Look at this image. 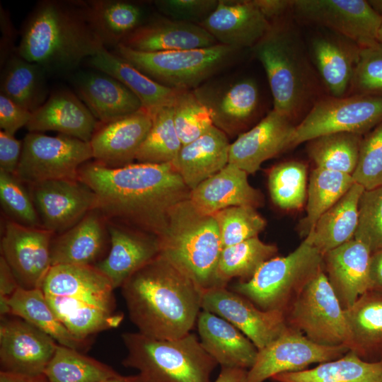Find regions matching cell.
Returning a JSON list of instances; mask_svg holds the SVG:
<instances>
[{
	"instance_id": "8992f818",
	"label": "cell",
	"mask_w": 382,
	"mask_h": 382,
	"mask_svg": "<svg viewBox=\"0 0 382 382\" xmlns=\"http://www.w3.org/2000/svg\"><path fill=\"white\" fill-rule=\"evenodd\" d=\"M160 254L202 290L223 286L217 277L222 245L217 222L199 213L190 199L175 205L158 236Z\"/></svg>"
},
{
	"instance_id": "b9f144b4",
	"label": "cell",
	"mask_w": 382,
	"mask_h": 382,
	"mask_svg": "<svg viewBox=\"0 0 382 382\" xmlns=\"http://www.w3.org/2000/svg\"><path fill=\"white\" fill-rule=\"evenodd\" d=\"M362 135L351 132L325 134L308 141L307 151L316 168L353 174Z\"/></svg>"
},
{
	"instance_id": "7c38bea8",
	"label": "cell",
	"mask_w": 382,
	"mask_h": 382,
	"mask_svg": "<svg viewBox=\"0 0 382 382\" xmlns=\"http://www.w3.org/2000/svg\"><path fill=\"white\" fill-rule=\"evenodd\" d=\"M382 122V97L348 95L318 100L296 125L291 147L335 132L362 136Z\"/></svg>"
},
{
	"instance_id": "681fc988",
	"label": "cell",
	"mask_w": 382,
	"mask_h": 382,
	"mask_svg": "<svg viewBox=\"0 0 382 382\" xmlns=\"http://www.w3.org/2000/svg\"><path fill=\"white\" fill-rule=\"evenodd\" d=\"M382 97V43L360 47L349 95Z\"/></svg>"
},
{
	"instance_id": "83f0119b",
	"label": "cell",
	"mask_w": 382,
	"mask_h": 382,
	"mask_svg": "<svg viewBox=\"0 0 382 382\" xmlns=\"http://www.w3.org/2000/svg\"><path fill=\"white\" fill-rule=\"evenodd\" d=\"M108 245L107 220L99 211L92 210L71 228L53 236L52 266L95 265L103 259Z\"/></svg>"
},
{
	"instance_id": "2e32d148",
	"label": "cell",
	"mask_w": 382,
	"mask_h": 382,
	"mask_svg": "<svg viewBox=\"0 0 382 382\" xmlns=\"http://www.w3.org/2000/svg\"><path fill=\"white\" fill-rule=\"evenodd\" d=\"M54 234L43 228L23 226L6 219L1 238V255L25 289H41L52 267Z\"/></svg>"
},
{
	"instance_id": "11a10c76",
	"label": "cell",
	"mask_w": 382,
	"mask_h": 382,
	"mask_svg": "<svg viewBox=\"0 0 382 382\" xmlns=\"http://www.w3.org/2000/svg\"><path fill=\"white\" fill-rule=\"evenodd\" d=\"M23 148V141L2 130L0 132V170L16 175Z\"/></svg>"
},
{
	"instance_id": "03108f58",
	"label": "cell",
	"mask_w": 382,
	"mask_h": 382,
	"mask_svg": "<svg viewBox=\"0 0 382 382\" xmlns=\"http://www.w3.org/2000/svg\"><path fill=\"white\" fill-rule=\"evenodd\" d=\"M377 40H378V42L382 43V24H381V28H380L379 32H378V39Z\"/></svg>"
},
{
	"instance_id": "484cf974",
	"label": "cell",
	"mask_w": 382,
	"mask_h": 382,
	"mask_svg": "<svg viewBox=\"0 0 382 382\" xmlns=\"http://www.w3.org/2000/svg\"><path fill=\"white\" fill-rule=\"evenodd\" d=\"M371 252L354 238L323 255V268L339 301L347 309L371 289Z\"/></svg>"
},
{
	"instance_id": "277c9868",
	"label": "cell",
	"mask_w": 382,
	"mask_h": 382,
	"mask_svg": "<svg viewBox=\"0 0 382 382\" xmlns=\"http://www.w3.org/2000/svg\"><path fill=\"white\" fill-rule=\"evenodd\" d=\"M270 22L252 50L266 72L273 110L294 123L321 98L318 75L293 22L285 16Z\"/></svg>"
},
{
	"instance_id": "d590c367",
	"label": "cell",
	"mask_w": 382,
	"mask_h": 382,
	"mask_svg": "<svg viewBox=\"0 0 382 382\" xmlns=\"http://www.w3.org/2000/svg\"><path fill=\"white\" fill-rule=\"evenodd\" d=\"M364 187L354 183L349 190L318 220L309 233L323 254L354 238L359 220V204Z\"/></svg>"
},
{
	"instance_id": "680465c9",
	"label": "cell",
	"mask_w": 382,
	"mask_h": 382,
	"mask_svg": "<svg viewBox=\"0 0 382 382\" xmlns=\"http://www.w3.org/2000/svg\"><path fill=\"white\" fill-rule=\"evenodd\" d=\"M265 16L271 21L284 16L291 11V1L287 0H254Z\"/></svg>"
},
{
	"instance_id": "7402d4cb",
	"label": "cell",
	"mask_w": 382,
	"mask_h": 382,
	"mask_svg": "<svg viewBox=\"0 0 382 382\" xmlns=\"http://www.w3.org/2000/svg\"><path fill=\"white\" fill-rule=\"evenodd\" d=\"M152 124L144 108L112 122L99 125L91 139L93 159L109 168L132 163Z\"/></svg>"
},
{
	"instance_id": "ffe728a7",
	"label": "cell",
	"mask_w": 382,
	"mask_h": 382,
	"mask_svg": "<svg viewBox=\"0 0 382 382\" xmlns=\"http://www.w3.org/2000/svg\"><path fill=\"white\" fill-rule=\"evenodd\" d=\"M296 124L272 110L230 145L228 163L254 174L267 160L291 148Z\"/></svg>"
},
{
	"instance_id": "6125c7cd",
	"label": "cell",
	"mask_w": 382,
	"mask_h": 382,
	"mask_svg": "<svg viewBox=\"0 0 382 382\" xmlns=\"http://www.w3.org/2000/svg\"><path fill=\"white\" fill-rule=\"evenodd\" d=\"M0 382H48L45 375L26 376L0 371Z\"/></svg>"
},
{
	"instance_id": "f1b7e54d",
	"label": "cell",
	"mask_w": 382,
	"mask_h": 382,
	"mask_svg": "<svg viewBox=\"0 0 382 382\" xmlns=\"http://www.w3.org/2000/svg\"><path fill=\"white\" fill-rule=\"evenodd\" d=\"M309 48L312 63L329 96H348L360 47L332 33L316 35Z\"/></svg>"
},
{
	"instance_id": "9a60e30c",
	"label": "cell",
	"mask_w": 382,
	"mask_h": 382,
	"mask_svg": "<svg viewBox=\"0 0 382 382\" xmlns=\"http://www.w3.org/2000/svg\"><path fill=\"white\" fill-rule=\"evenodd\" d=\"M202 310L226 320L258 349H263L288 328L284 311H264L226 286L202 290Z\"/></svg>"
},
{
	"instance_id": "d6986e66",
	"label": "cell",
	"mask_w": 382,
	"mask_h": 382,
	"mask_svg": "<svg viewBox=\"0 0 382 382\" xmlns=\"http://www.w3.org/2000/svg\"><path fill=\"white\" fill-rule=\"evenodd\" d=\"M107 224L110 250L95 266L115 289L159 255L160 242L151 233L110 221Z\"/></svg>"
},
{
	"instance_id": "d4e9b609",
	"label": "cell",
	"mask_w": 382,
	"mask_h": 382,
	"mask_svg": "<svg viewBox=\"0 0 382 382\" xmlns=\"http://www.w3.org/2000/svg\"><path fill=\"white\" fill-rule=\"evenodd\" d=\"M219 44L199 25L154 16L126 37L120 44L142 52L207 48Z\"/></svg>"
},
{
	"instance_id": "836d02e7",
	"label": "cell",
	"mask_w": 382,
	"mask_h": 382,
	"mask_svg": "<svg viewBox=\"0 0 382 382\" xmlns=\"http://www.w3.org/2000/svg\"><path fill=\"white\" fill-rule=\"evenodd\" d=\"M47 74L42 66L25 60L16 50L1 65L0 94L33 112L49 96Z\"/></svg>"
},
{
	"instance_id": "30bf717a",
	"label": "cell",
	"mask_w": 382,
	"mask_h": 382,
	"mask_svg": "<svg viewBox=\"0 0 382 382\" xmlns=\"http://www.w3.org/2000/svg\"><path fill=\"white\" fill-rule=\"evenodd\" d=\"M288 326L323 345L353 350L352 332L345 310L324 268L303 286L284 311Z\"/></svg>"
},
{
	"instance_id": "74e56055",
	"label": "cell",
	"mask_w": 382,
	"mask_h": 382,
	"mask_svg": "<svg viewBox=\"0 0 382 382\" xmlns=\"http://www.w3.org/2000/svg\"><path fill=\"white\" fill-rule=\"evenodd\" d=\"M88 20L105 47H117L144 23V11L138 4L122 0L83 1Z\"/></svg>"
},
{
	"instance_id": "60d3db41",
	"label": "cell",
	"mask_w": 382,
	"mask_h": 382,
	"mask_svg": "<svg viewBox=\"0 0 382 382\" xmlns=\"http://www.w3.org/2000/svg\"><path fill=\"white\" fill-rule=\"evenodd\" d=\"M48 382H102L120 375L76 349L58 345L44 371Z\"/></svg>"
},
{
	"instance_id": "91938a15",
	"label": "cell",
	"mask_w": 382,
	"mask_h": 382,
	"mask_svg": "<svg viewBox=\"0 0 382 382\" xmlns=\"http://www.w3.org/2000/svg\"><path fill=\"white\" fill-rule=\"evenodd\" d=\"M369 275L371 289L382 291V249L371 253Z\"/></svg>"
},
{
	"instance_id": "7dc6e473",
	"label": "cell",
	"mask_w": 382,
	"mask_h": 382,
	"mask_svg": "<svg viewBox=\"0 0 382 382\" xmlns=\"http://www.w3.org/2000/svg\"><path fill=\"white\" fill-rule=\"evenodd\" d=\"M0 203L6 219L42 228L29 189L16 175L0 170Z\"/></svg>"
},
{
	"instance_id": "f546056e",
	"label": "cell",
	"mask_w": 382,
	"mask_h": 382,
	"mask_svg": "<svg viewBox=\"0 0 382 382\" xmlns=\"http://www.w3.org/2000/svg\"><path fill=\"white\" fill-rule=\"evenodd\" d=\"M189 199L199 213L212 216L235 206L256 209L262 203V195L250 185L245 171L228 163L191 190Z\"/></svg>"
},
{
	"instance_id": "7bdbcfd3",
	"label": "cell",
	"mask_w": 382,
	"mask_h": 382,
	"mask_svg": "<svg viewBox=\"0 0 382 382\" xmlns=\"http://www.w3.org/2000/svg\"><path fill=\"white\" fill-rule=\"evenodd\" d=\"M277 252L275 245L264 243L258 236L224 248L217 267L218 279L224 286L232 278L246 281Z\"/></svg>"
},
{
	"instance_id": "8fae6325",
	"label": "cell",
	"mask_w": 382,
	"mask_h": 382,
	"mask_svg": "<svg viewBox=\"0 0 382 382\" xmlns=\"http://www.w3.org/2000/svg\"><path fill=\"white\" fill-rule=\"evenodd\" d=\"M93 158L90 142L58 134L28 132L23 140L16 175L25 185L78 179L79 170Z\"/></svg>"
},
{
	"instance_id": "db71d44e",
	"label": "cell",
	"mask_w": 382,
	"mask_h": 382,
	"mask_svg": "<svg viewBox=\"0 0 382 382\" xmlns=\"http://www.w3.org/2000/svg\"><path fill=\"white\" fill-rule=\"evenodd\" d=\"M32 112L0 94L1 130L14 135L21 127H26Z\"/></svg>"
},
{
	"instance_id": "f5cc1de1",
	"label": "cell",
	"mask_w": 382,
	"mask_h": 382,
	"mask_svg": "<svg viewBox=\"0 0 382 382\" xmlns=\"http://www.w3.org/2000/svg\"><path fill=\"white\" fill-rule=\"evenodd\" d=\"M217 0H158L154 4L168 18L199 24L215 9Z\"/></svg>"
},
{
	"instance_id": "1f68e13d",
	"label": "cell",
	"mask_w": 382,
	"mask_h": 382,
	"mask_svg": "<svg viewBox=\"0 0 382 382\" xmlns=\"http://www.w3.org/2000/svg\"><path fill=\"white\" fill-rule=\"evenodd\" d=\"M230 145L226 134L214 125L183 145L172 163L191 191L228 163Z\"/></svg>"
},
{
	"instance_id": "be15d7a7",
	"label": "cell",
	"mask_w": 382,
	"mask_h": 382,
	"mask_svg": "<svg viewBox=\"0 0 382 382\" xmlns=\"http://www.w3.org/2000/svg\"><path fill=\"white\" fill-rule=\"evenodd\" d=\"M102 382H143L141 376L138 374L132 376L119 375Z\"/></svg>"
},
{
	"instance_id": "94428289",
	"label": "cell",
	"mask_w": 382,
	"mask_h": 382,
	"mask_svg": "<svg viewBox=\"0 0 382 382\" xmlns=\"http://www.w3.org/2000/svg\"><path fill=\"white\" fill-rule=\"evenodd\" d=\"M248 370L240 368L221 367L214 382H245Z\"/></svg>"
},
{
	"instance_id": "c3c4849f",
	"label": "cell",
	"mask_w": 382,
	"mask_h": 382,
	"mask_svg": "<svg viewBox=\"0 0 382 382\" xmlns=\"http://www.w3.org/2000/svg\"><path fill=\"white\" fill-rule=\"evenodd\" d=\"M216 219L224 248L257 237L265 228L266 221L250 206H235L212 215Z\"/></svg>"
},
{
	"instance_id": "44dd1931",
	"label": "cell",
	"mask_w": 382,
	"mask_h": 382,
	"mask_svg": "<svg viewBox=\"0 0 382 382\" xmlns=\"http://www.w3.org/2000/svg\"><path fill=\"white\" fill-rule=\"evenodd\" d=\"M193 91L208 109L214 125L226 134L241 130L258 110L259 89L251 79L201 85Z\"/></svg>"
},
{
	"instance_id": "6f0895ef",
	"label": "cell",
	"mask_w": 382,
	"mask_h": 382,
	"mask_svg": "<svg viewBox=\"0 0 382 382\" xmlns=\"http://www.w3.org/2000/svg\"><path fill=\"white\" fill-rule=\"evenodd\" d=\"M1 45H0V64L1 65L6 59L16 51L17 47L14 46L16 31L10 19L8 13L1 7Z\"/></svg>"
},
{
	"instance_id": "9c48e42d",
	"label": "cell",
	"mask_w": 382,
	"mask_h": 382,
	"mask_svg": "<svg viewBox=\"0 0 382 382\" xmlns=\"http://www.w3.org/2000/svg\"><path fill=\"white\" fill-rule=\"evenodd\" d=\"M240 51L217 44L201 49L142 52L119 45L115 53L164 86L194 90L230 65Z\"/></svg>"
},
{
	"instance_id": "603a6c76",
	"label": "cell",
	"mask_w": 382,
	"mask_h": 382,
	"mask_svg": "<svg viewBox=\"0 0 382 382\" xmlns=\"http://www.w3.org/2000/svg\"><path fill=\"white\" fill-rule=\"evenodd\" d=\"M270 24L254 0H219L215 9L198 25L219 44L242 50L253 48Z\"/></svg>"
},
{
	"instance_id": "f35d334b",
	"label": "cell",
	"mask_w": 382,
	"mask_h": 382,
	"mask_svg": "<svg viewBox=\"0 0 382 382\" xmlns=\"http://www.w3.org/2000/svg\"><path fill=\"white\" fill-rule=\"evenodd\" d=\"M274 382H382V360L368 361L349 350L315 368L273 376Z\"/></svg>"
},
{
	"instance_id": "cb8c5ba5",
	"label": "cell",
	"mask_w": 382,
	"mask_h": 382,
	"mask_svg": "<svg viewBox=\"0 0 382 382\" xmlns=\"http://www.w3.org/2000/svg\"><path fill=\"white\" fill-rule=\"evenodd\" d=\"M93 69L76 72L71 81L76 95L100 123L112 122L143 108L139 98L120 81Z\"/></svg>"
},
{
	"instance_id": "6da1fadb",
	"label": "cell",
	"mask_w": 382,
	"mask_h": 382,
	"mask_svg": "<svg viewBox=\"0 0 382 382\" xmlns=\"http://www.w3.org/2000/svg\"><path fill=\"white\" fill-rule=\"evenodd\" d=\"M78 179L94 192L96 209L107 221L158 237L171 209L189 199L190 193L172 163H132L109 168L88 161L79 168Z\"/></svg>"
},
{
	"instance_id": "3957f363",
	"label": "cell",
	"mask_w": 382,
	"mask_h": 382,
	"mask_svg": "<svg viewBox=\"0 0 382 382\" xmlns=\"http://www.w3.org/2000/svg\"><path fill=\"white\" fill-rule=\"evenodd\" d=\"M105 47L80 0H43L25 19L18 54L47 73L76 69Z\"/></svg>"
},
{
	"instance_id": "7a4b0ae2",
	"label": "cell",
	"mask_w": 382,
	"mask_h": 382,
	"mask_svg": "<svg viewBox=\"0 0 382 382\" xmlns=\"http://www.w3.org/2000/svg\"><path fill=\"white\" fill-rule=\"evenodd\" d=\"M120 289L138 332L156 339L188 334L202 311V290L161 255L132 274Z\"/></svg>"
},
{
	"instance_id": "ba28073f",
	"label": "cell",
	"mask_w": 382,
	"mask_h": 382,
	"mask_svg": "<svg viewBox=\"0 0 382 382\" xmlns=\"http://www.w3.org/2000/svg\"><path fill=\"white\" fill-rule=\"evenodd\" d=\"M323 268V255L308 235L291 253L264 262L233 291L264 311H285L307 282Z\"/></svg>"
},
{
	"instance_id": "bcb514c9",
	"label": "cell",
	"mask_w": 382,
	"mask_h": 382,
	"mask_svg": "<svg viewBox=\"0 0 382 382\" xmlns=\"http://www.w3.org/2000/svg\"><path fill=\"white\" fill-rule=\"evenodd\" d=\"M175 127L183 145L202 136L214 123L193 90H179L171 105Z\"/></svg>"
},
{
	"instance_id": "816d5d0a",
	"label": "cell",
	"mask_w": 382,
	"mask_h": 382,
	"mask_svg": "<svg viewBox=\"0 0 382 382\" xmlns=\"http://www.w3.org/2000/svg\"><path fill=\"white\" fill-rule=\"evenodd\" d=\"M352 178L365 190L382 186V122L364 135Z\"/></svg>"
},
{
	"instance_id": "4dcf8cb0",
	"label": "cell",
	"mask_w": 382,
	"mask_h": 382,
	"mask_svg": "<svg viewBox=\"0 0 382 382\" xmlns=\"http://www.w3.org/2000/svg\"><path fill=\"white\" fill-rule=\"evenodd\" d=\"M197 327L203 348L221 367L247 370L253 366L258 349L228 321L202 310Z\"/></svg>"
},
{
	"instance_id": "5b68a950",
	"label": "cell",
	"mask_w": 382,
	"mask_h": 382,
	"mask_svg": "<svg viewBox=\"0 0 382 382\" xmlns=\"http://www.w3.org/2000/svg\"><path fill=\"white\" fill-rule=\"evenodd\" d=\"M41 289L59 319L81 340L117 328L124 319L115 289L95 265L52 266Z\"/></svg>"
},
{
	"instance_id": "8d00e7d4",
	"label": "cell",
	"mask_w": 382,
	"mask_h": 382,
	"mask_svg": "<svg viewBox=\"0 0 382 382\" xmlns=\"http://www.w3.org/2000/svg\"><path fill=\"white\" fill-rule=\"evenodd\" d=\"M11 315L21 318L52 337L59 345L83 352L91 340L73 335L52 309L42 289L19 286L8 299Z\"/></svg>"
},
{
	"instance_id": "9f6ffc18",
	"label": "cell",
	"mask_w": 382,
	"mask_h": 382,
	"mask_svg": "<svg viewBox=\"0 0 382 382\" xmlns=\"http://www.w3.org/2000/svg\"><path fill=\"white\" fill-rule=\"evenodd\" d=\"M18 282L6 260L0 257V313L11 315L8 299L19 287Z\"/></svg>"
},
{
	"instance_id": "ac0fdd59",
	"label": "cell",
	"mask_w": 382,
	"mask_h": 382,
	"mask_svg": "<svg viewBox=\"0 0 382 382\" xmlns=\"http://www.w3.org/2000/svg\"><path fill=\"white\" fill-rule=\"evenodd\" d=\"M58 345L21 318L1 317V371L26 376L43 374Z\"/></svg>"
},
{
	"instance_id": "ee69618b",
	"label": "cell",
	"mask_w": 382,
	"mask_h": 382,
	"mask_svg": "<svg viewBox=\"0 0 382 382\" xmlns=\"http://www.w3.org/2000/svg\"><path fill=\"white\" fill-rule=\"evenodd\" d=\"M152 124L141 144L138 163H173L183 144L178 135L171 105L161 107L151 113Z\"/></svg>"
},
{
	"instance_id": "5bb4252c",
	"label": "cell",
	"mask_w": 382,
	"mask_h": 382,
	"mask_svg": "<svg viewBox=\"0 0 382 382\" xmlns=\"http://www.w3.org/2000/svg\"><path fill=\"white\" fill-rule=\"evenodd\" d=\"M349 351L342 345L316 343L288 326L280 336L258 351L254 364L247 371L245 382H264L280 373L301 371L314 363L338 359Z\"/></svg>"
},
{
	"instance_id": "f907efd6",
	"label": "cell",
	"mask_w": 382,
	"mask_h": 382,
	"mask_svg": "<svg viewBox=\"0 0 382 382\" xmlns=\"http://www.w3.org/2000/svg\"><path fill=\"white\" fill-rule=\"evenodd\" d=\"M354 238L371 253L382 249V186L364 190L359 204V220Z\"/></svg>"
},
{
	"instance_id": "4316f807",
	"label": "cell",
	"mask_w": 382,
	"mask_h": 382,
	"mask_svg": "<svg viewBox=\"0 0 382 382\" xmlns=\"http://www.w3.org/2000/svg\"><path fill=\"white\" fill-rule=\"evenodd\" d=\"M98 122L75 93L60 89L50 93L32 112L25 127L29 132L56 131L89 142Z\"/></svg>"
},
{
	"instance_id": "e575fe53",
	"label": "cell",
	"mask_w": 382,
	"mask_h": 382,
	"mask_svg": "<svg viewBox=\"0 0 382 382\" xmlns=\"http://www.w3.org/2000/svg\"><path fill=\"white\" fill-rule=\"evenodd\" d=\"M353 352L368 361L382 360V291L369 290L345 310Z\"/></svg>"
},
{
	"instance_id": "52a82bcc",
	"label": "cell",
	"mask_w": 382,
	"mask_h": 382,
	"mask_svg": "<svg viewBox=\"0 0 382 382\" xmlns=\"http://www.w3.org/2000/svg\"><path fill=\"white\" fill-rule=\"evenodd\" d=\"M127 349L122 364L139 371L143 382H211L217 362L192 333L159 340L139 332L121 335Z\"/></svg>"
},
{
	"instance_id": "ab89813d",
	"label": "cell",
	"mask_w": 382,
	"mask_h": 382,
	"mask_svg": "<svg viewBox=\"0 0 382 382\" xmlns=\"http://www.w3.org/2000/svg\"><path fill=\"white\" fill-rule=\"evenodd\" d=\"M352 175L316 168L311 174L307 192L306 216L299 224L305 238L319 218L332 207L354 183Z\"/></svg>"
},
{
	"instance_id": "f6af8a7d",
	"label": "cell",
	"mask_w": 382,
	"mask_h": 382,
	"mask_svg": "<svg viewBox=\"0 0 382 382\" xmlns=\"http://www.w3.org/2000/svg\"><path fill=\"white\" fill-rule=\"evenodd\" d=\"M307 166L297 161L274 166L268 175L272 202L283 209H299L307 199Z\"/></svg>"
},
{
	"instance_id": "d6a6232c",
	"label": "cell",
	"mask_w": 382,
	"mask_h": 382,
	"mask_svg": "<svg viewBox=\"0 0 382 382\" xmlns=\"http://www.w3.org/2000/svg\"><path fill=\"white\" fill-rule=\"evenodd\" d=\"M88 59L91 67L123 83L139 98L142 108L151 114L161 107L171 105L179 91L157 83L106 47Z\"/></svg>"
},
{
	"instance_id": "e0dca14e",
	"label": "cell",
	"mask_w": 382,
	"mask_h": 382,
	"mask_svg": "<svg viewBox=\"0 0 382 382\" xmlns=\"http://www.w3.org/2000/svg\"><path fill=\"white\" fill-rule=\"evenodd\" d=\"M43 228L60 234L96 209L94 192L79 179L27 185Z\"/></svg>"
},
{
	"instance_id": "4fadbf2b",
	"label": "cell",
	"mask_w": 382,
	"mask_h": 382,
	"mask_svg": "<svg viewBox=\"0 0 382 382\" xmlns=\"http://www.w3.org/2000/svg\"><path fill=\"white\" fill-rule=\"evenodd\" d=\"M291 12L298 20L327 28L359 47L377 41L382 24L366 0H291Z\"/></svg>"
},
{
	"instance_id": "e7e4bbea",
	"label": "cell",
	"mask_w": 382,
	"mask_h": 382,
	"mask_svg": "<svg viewBox=\"0 0 382 382\" xmlns=\"http://www.w3.org/2000/svg\"><path fill=\"white\" fill-rule=\"evenodd\" d=\"M374 11L382 18V0H368Z\"/></svg>"
}]
</instances>
